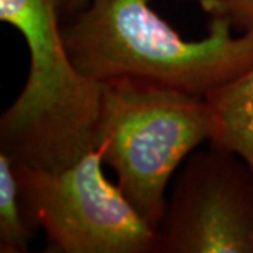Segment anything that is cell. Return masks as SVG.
Returning <instances> with one entry per match:
<instances>
[{
    "label": "cell",
    "instance_id": "1",
    "mask_svg": "<svg viewBox=\"0 0 253 253\" xmlns=\"http://www.w3.org/2000/svg\"><path fill=\"white\" fill-rule=\"evenodd\" d=\"M225 18H211L208 36L189 41L149 0H87L63 41L71 61L90 81L136 79L206 97L253 66V27L234 36Z\"/></svg>",
    "mask_w": 253,
    "mask_h": 253
},
{
    "label": "cell",
    "instance_id": "2",
    "mask_svg": "<svg viewBox=\"0 0 253 253\" xmlns=\"http://www.w3.org/2000/svg\"><path fill=\"white\" fill-rule=\"evenodd\" d=\"M66 0H0V20L23 36L27 81L0 118V152L14 165L61 170L94 148L101 83L71 61L61 23Z\"/></svg>",
    "mask_w": 253,
    "mask_h": 253
},
{
    "label": "cell",
    "instance_id": "3",
    "mask_svg": "<svg viewBox=\"0 0 253 253\" xmlns=\"http://www.w3.org/2000/svg\"><path fill=\"white\" fill-rule=\"evenodd\" d=\"M221 132L219 114L206 97L128 78L101 83L94 148L156 231L174 173L199 145L217 141Z\"/></svg>",
    "mask_w": 253,
    "mask_h": 253
},
{
    "label": "cell",
    "instance_id": "4",
    "mask_svg": "<svg viewBox=\"0 0 253 253\" xmlns=\"http://www.w3.org/2000/svg\"><path fill=\"white\" fill-rule=\"evenodd\" d=\"M93 148L61 170L14 165L23 212L49 253H158L159 232L103 172Z\"/></svg>",
    "mask_w": 253,
    "mask_h": 253
},
{
    "label": "cell",
    "instance_id": "5",
    "mask_svg": "<svg viewBox=\"0 0 253 253\" xmlns=\"http://www.w3.org/2000/svg\"><path fill=\"white\" fill-rule=\"evenodd\" d=\"M158 253H253V170L210 144L172 180Z\"/></svg>",
    "mask_w": 253,
    "mask_h": 253
},
{
    "label": "cell",
    "instance_id": "6",
    "mask_svg": "<svg viewBox=\"0 0 253 253\" xmlns=\"http://www.w3.org/2000/svg\"><path fill=\"white\" fill-rule=\"evenodd\" d=\"M206 99L222 121V132L211 144L239 155L253 170V66L234 82L207 93Z\"/></svg>",
    "mask_w": 253,
    "mask_h": 253
},
{
    "label": "cell",
    "instance_id": "7",
    "mask_svg": "<svg viewBox=\"0 0 253 253\" xmlns=\"http://www.w3.org/2000/svg\"><path fill=\"white\" fill-rule=\"evenodd\" d=\"M34 234L23 212L13 162L0 152V252H28Z\"/></svg>",
    "mask_w": 253,
    "mask_h": 253
},
{
    "label": "cell",
    "instance_id": "8",
    "mask_svg": "<svg viewBox=\"0 0 253 253\" xmlns=\"http://www.w3.org/2000/svg\"><path fill=\"white\" fill-rule=\"evenodd\" d=\"M210 18H225L235 30L253 27V0H199Z\"/></svg>",
    "mask_w": 253,
    "mask_h": 253
},
{
    "label": "cell",
    "instance_id": "9",
    "mask_svg": "<svg viewBox=\"0 0 253 253\" xmlns=\"http://www.w3.org/2000/svg\"><path fill=\"white\" fill-rule=\"evenodd\" d=\"M87 0H66V13H79L84 6Z\"/></svg>",
    "mask_w": 253,
    "mask_h": 253
}]
</instances>
